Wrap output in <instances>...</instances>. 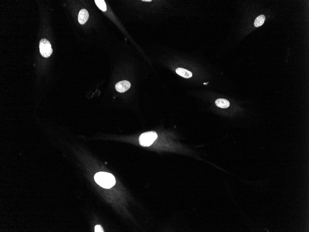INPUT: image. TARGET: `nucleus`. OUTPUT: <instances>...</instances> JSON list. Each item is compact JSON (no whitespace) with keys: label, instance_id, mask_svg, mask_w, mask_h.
<instances>
[{"label":"nucleus","instance_id":"obj_1","mask_svg":"<svg viewBox=\"0 0 309 232\" xmlns=\"http://www.w3.org/2000/svg\"><path fill=\"white\" fill-rule=\"evenodd\" d=\"M94 178L98 185L106 189H110L116 183L114 176L107 172H98L95 175Z\"/></svg>","mask_w":309,"mask_h":232},{"label":"nucleus","instance_id":"obj_2","mask_svg":"<svg viewBox=\"0 0 309 232\" xmlns=\"http://www.w3.org/2000/svg\"><path fill=\"white\" fill-rule=\"evenodd\" d=\"M158 135L155 132L150 131L144 132L139 137L140 144L143 146H149L157 139Z\"/></svg>","mask_w":309,"mask_h":232},{"label":"nucleus","instance_id":"obj_3","mask_svg":"<svg viewBox=\"0 0 309 232\" xmlns=\"http://www.w3.org/2000/svg\"><path fill=\"white\" fill-rule=\"evenodd\" d=\"M40 50L41 55L45 58L50 56L52 53L51 45L48 40L43 39L40 42Z\"/></svg>","mask_w":309,"mask_h":232},{"label":"nucleus","instance_id":"obj_4","mask_svg":"<svg viewBox=\"0 0 309 232\" xmlns=\"http://www.w3.org/2000/svg\"><path fill=\"white\" fill-rule=\"evenodd\" d=\"M130 87V83L127 81H122L118 82L115 85V89L118 92L123 93L129 89Z\"/></svg>","mask_w":309,"mask_h":232},{"label":"nucleus","instance_id":"obj_5","mask_svg":"<svg viewBox=\"0 0 309 232\" xmlns=\"http://www.w3.org/2000/svg\"><path fill=\"white\" fill-rule=\"evenodd\" d=\"M89 18V14L88 11L85 9H82L80 11L79 13L78 20L81 24H84L87 22L88 19Z\"/></svg>","mask_w":309,"mask_h":232},{"label":"nucleus","instance_id":"obj_6","mask_svg":"<svg viewBox=\"0 0 309 232\" xmlns=\"http://www.w3.org/2000/svg\"><path fill=\"white\" fill-rule=\"evenodd\" d=\"M176 72L177 74L186 79H189L192 76V73L186 69L183 68H178L176 70Z\"/></svg>","mask_w":309,"mask_h":232},{"label":"nucleus","instance_id":"obj_7","mask_svg":"<svg viewBox=\"0 0 309 232\" xmlns=\"http://www.w3.org/2000/svg\"><path fill=\"white\" fill-rule=\"evenodd\" d=\"M215 104L218 107L226 108L230 106V102L225 99L219 98L215 101Z\"/></svg>","mask_w":309,"mask_h":232},{"label":"nucleus","instance_id":"obj_8","mask_svg":"<svg viewBox=\"0 0 309 232\" xmlns=\"http://www.w3.org/2000/svg\"><path fill=\"white\" fill-rule=\"evenodd\" d=\"M265 20V16L263 15H261L256 18L254 24L256 27H259L262 25Z\"/></svg>","mask_w":309,"mask_h":232},{"label":"nucleus","instance_id":"obj_9","mask_svg":"<svg viewBox=\"0 0 309 232\" xmlns=\"http://www.w3.org/2000/svg\"><path fill=\"white\" fill-rule=\"evenodd\" d=\"M96 4L101 10L105 12L106 10V5L104 0H95V1Z\"/></svg>","mask_w":309,"mask_h":232},{"label":"nucleus","instance_id":"obj_10","mask_svg":"<svg viewBox=\"0 0 309 232\" xmlns=\"http://www.w3.org/2000/svg\"><path fill=\"white\" fill-rule=\"evenodd\" d=\"M95 232H103L104 230L101 226L98 225H96L95 227Z\"/></svg>","mask_w":309,"mask_h":232},{"label":"nucleus","instance_id":"obj_11","mask_svg":"<svg viewBox=\"0 0 309 232\" xmlns=\"http://www.w3.org/2000/svg\"><path fill=\"white\" fill-rule=\"evenodd\" d=\"M143 1V2H151V0H143V1Z\"/></svg>","mask_w":309,"mask_h":232},{"label":"nucleus","instance_id":"obj_12","mask_svg":"<svg viewBox=\"0 0 309 232\" xmlns=\"http://www.w3.org/2000/svg\"><path fill=\"white\" fill-rule=\"evenodd\" d=\"M208 83H204V84H207Z\"/></svg>","mask_w":309,"mask_h":232}]
</instances>
